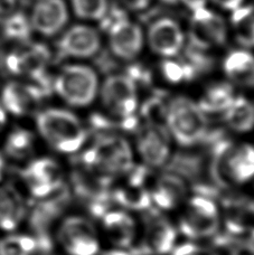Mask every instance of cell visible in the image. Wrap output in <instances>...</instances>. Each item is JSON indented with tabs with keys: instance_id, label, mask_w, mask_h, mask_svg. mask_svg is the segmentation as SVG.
Segmentation results:
<instances>
[{
	"instance_id": "cell-38",
	"label": "cell",
	"mask_w": 254,
	"mask_h": 255,
	"mask_svg": "<svg viewBox=\"0 0 254 255\" xmlns=\"http://www.w3.org/2000/svg\"><path fill=\"white\" fill-rule=\"evenodd\" d=\"M162 1L166 2V3H169V4H177V3H179V2L187 1V0H162Z\"/></svg>"
},
{
	"instance_id": "cell-25",
	"label": "cell",
	"mask_w": 254,
	"mask_h": 255,
	"mask_svg": "<svg viewBox=\"0 0 254 255\" xmlns=\"http://www.w3.org/2000/svg\"><path fill=\"white\" fill-rule=\"evenodd\" d=\"M224 122L234 132L247 133L254 129V102L244 97H235L226 109Z\"/></svg>"
},
{
	"instance_id": "cell-15",
	"label": "cell",
	"mask_w": 254,
	"mask_h": 255,
	"mask_svg": "<svg viewBox=\"0 0 254 255\" xmlns=\"http://www.w3.org/2000/svg\"><path fill=\"white\" fill-rule=\"evenodd\" d=\"M28 206L22 191L6 180L0 181V232H15L26 221Z\"/></svg>"
},
{
	"instance_id": "cell-35",
	"label": "cell",
	"mask_w": 254,
	"mask_h": 255,
	"mask_svg": "<svg viewBox=\"0 0 254 255\" xmlns=\"http://www.w3.org/2000/svg\"><path fill=\"white\" fill-rule=\"evenodd\" d=\"M8 113L4 110L2 104L0 103V134L2 133L4 131V129L7 128V124H8Z\"/></svg>"
},
{
	"instance_id": "cell-6",
	"label": "cell",
	"mask_w": 254,
	"mask_h": 255,
	"mask_svg": "<svg viewBox=\"0 0 254 255\" xmlns=\"http://www.w3.org/2000/svg\"><path fill=\"white\" fill-rule=\"evenodd\" d=\"M104 110L112 117L126 121L132 120L139 107V95L132 76L113 74L108 76L99 89Z\"/></svg>"
},
{
	"instance_id": "cell-8",
	"label": "cell",
	"mask_w": 254,
	"mask_h": 255,
	"mask_svg": "<svg viewBox=\"0 0 254 255\" xmlns=\"http://www.w3.org/2000/svg\"><path fill=\"white\" fill-rule=\"evenodd\" d=\"M56 239L67 255H98L101 247L94 224L81 215L63 218L58 225Z\"/></svg>"
},
{
	"instance_id": "cell-23",
	"label": "cell",
	"mask_w": 254,
	"mask_h": 255,
	"mask_svg": "<svg viewBox=\"0 0 254 255\" xmlns=\"http://www.w3.org/2000/svg\"><path fill=\"white\" fill-rule=\"evenodd\" d=\"M36 149V134L28 128L16 126L6 132L2 140L1 152L6 160L27 162Z\"/></svg>"
},
{
	"instance_id": "cell-33",
	"label": "cell",
	"mask_w": 254,
	"mask_h": 255,
	"mask_svg": "<svg viewBox=\"0 0 254 255\" xmlns=\"http://www.w3.org/2000/svg\"><path fill=\"white\" fill-rule=\"evenodd\" d=\"M122 2L131 10H142L150 4L151 0H122Z\"/></svg>"
},
{
	"instance_id": "cell-27",
	"label": "cell",
	"mask_w": 254,
	"mask_h": 255,
	"mask_svg": "<svg viewBox=\"0 0 254 255\" xmlns=\"http://www.w3.org/2000/svg\"><path fill=\"white\" fill-rule=\"evenodd\" d=\"M39 252V244L33 234L4 233L0 238V255H35Z\"/></svg>"
},
{
	"instance_id": "cell-4",
	"label": "cell",
	"mask_w": 254,
	"mask_h": 255,
	"mask_svg": "<svg viewBox=\"0 0 254 255\" xmlns=\"http://www.w3.org/2000/svg\"><path fill=\"white\" fill-rule=\"evenodd\" d=\"M52 89L70 107L86 108L99 94L98 74L90 66L66 65L53 80Z\"/></svg>"
},
{
	"instance_id": "cell-18",
	"label": "cell",
	"mask_w": 254,
	"mask_h": 255,
	"mask_svg": "<svg viewBox=\"0 0 254 255\" xmlns=\"http://www.w3.org/2000/svg\"><path fill=\"white\" fill-rule=\"evenodd\" d=\"M33 30L44 36H54L69 19L64 0H37L29 16Z\"/></svg>"
},
{
	"instance_id": "cell-31",
	"label": "cell",
	"mask_w": 254,
	"mask_h": 255,
	"mask_svg": "<svg viewBox=\"0 0 254 255\" xmlns=\"http://www.w3.org/2000/svg\"><path fill=\"white\" fill-rule=\"evenodd\" d=\"M171 255H217L212 250L194 243H184L172 250Z\"/></svg>"
},
{
	"instance_id": "cell-30",
	"label": "cell",
	"mask_w": 254,
	"mask_h": 255,
	"mask_svg": "<svg viewBox=\"0 0 254 255\" xmlns=\"http://www.w3.org/2000/svg\"><path fill=\"white\" fill-rule=\"evenodd\" d=\"M75 15L83 19H101L108 10V0H72Z\"/></svg>"
},
{
	"instance_id": "cell-11",
	"label": "cell",
	"mask_w": 254,
	"mask_h": 255,
	"mask_svg": "<svg viewBox=\"0 0 254 255\" xmlns=\"http://www.w3.org/2000/svg\"><path fill=\"white\" fill-rule=\"evenodd\" d=\"M46 92L31 81L13 79L0 90V103L9 117L25 118L36 115Z\"/></svg>"
},
{
	"instance_id": "cell-13",
	"label": "cell",
	"mask_w": 254,
	"mask_h": 255,
	"mask_svg": "<svg viewBox=\"0 0 254 255\" xmlns=\"http://www.w3.org/2000/svg\"><path fill=\"white\" fill-rule=\"evenodd\" d=\"M228 31L224 20L203 4L193 8L190 42L193 46L206 49L225 43Z\"/></svg>"
},
{
	"instance_id": "cell-29",
	"label": "cell",
	"mask_w": 254,
	"mask_h": 255,
	"mask_svg": "<svg viewBox=\"0 0 254 255\" xmlns=\"http://www.w3.org/2000/svg\"><path fill=\"white\" fill-rule=\"evenodd\" d=\"M233 26L238 42L246 47H254V7H239L233 10Z\"/></svg>"
},
{
	"instance_id": "cell-3",
	"label": "cell",
	"mask_w": 254,
	"mask_h": 255,
	"mask_svg": "<svg viewBox=\"0 0 254 255\" xmlns=\"http://www.w3.org/2000/svg\"><path fill=\"white\" fill-rule=\"evenodd\" d=\"M165 126L172 140L181 147L202 142L208 132L207 115L187 97L171 99L166 107Z\"/></svg>"
},
{
	"instance_id": "cell-34",
	"label": "cell",
	"mask_w": 254,
	"mask_h": 255,
	"mask_svg": "<svg viewBox=\"0 0 254 255\" xmlns=\"http://www.w3.org/2000/svg\"><path fill=\"white\" fill-rule=\"evenodd\" d=\"M212 1L216 3L217 6L228 9V10H235V9L242 6L243 0H212Z\"/></svg>"
},
{
	"instance_id": "cell-32",
	"label": "cell",
	"mask_w": 254,
	"mask_h": 255,
	"mask_svg": "<svg viewBox=\"0 0 254 255\" xmlns=\"http://www.w3.org/2000/svg\"><path fill=\"white\" fill-rule=\"evenodd\" d=\"M231 255H254V243L247 242L238 244L232 250Z\"/></svg>"
},
{
	"instance_id": "cell-14",
	"label": "cell",
	"mask_w": 254,
	"mask_h": 255,
	"mask_svg": "<svg viewBox=\"0 0 254 255\" xmlns=\"http://www.w3.org/2000/svg\"><path fill=\"white\" fill-rule=\"evenodd\" d=\"M177 230L161 214L152 212L144 217L142 249L151 255H166L176 247Z\"/></svg>"
},
{
	"instance_id": "cell-24",
	"label": "cell",
	"mask_w": 254,
	"mask_h": 255,
	"mask_svg": "<svg viewBox=\"0 0 254 255\" xmlns=\"http://www.w3.org/2000/svg\"><path fill=\"white\" fill-rule=\"evenodd\" d=\"M223 70L231 83L254 89V56L246 49L230 52L223 62Z\"/></svg>"
},
{
	"instance_id": "cell-22",
	"label": "cell",
	"mask_w": 254,
	"mask_h": 255,
	"mask_svg": "<svg viewBox=\"0 0 254 255\" xmlns=\"http://www.w3.org/2000/svg\"><path fill=\"white\" fill-rule=\"evenodd\" d=\"M128 179L124 185L118 187L115 191V199L124 207L131 209L148 208L151 204L150 189L144 186L146 172L134 170L133 168L128 172Z\"/></svg>"
},
{
	"instance_id": "cell-5",
	"label": "cell",
	"mask_w": 254,
	"mask_h": 255,
	"mask_svg": "<svg viewBox=\"0 0 254 255\" xmlns=\"http://www.w3.org/2000/svg\"><path fill=\"white\" fill-rule=\"evenodd\" d=\"M221 222L220 209L214 200L206 196H193L186 200L179 230L192 240L208 239L219 232Z\"/></svg>"
},
{
	"instance_id": "cell-20",
	"label": "cell",
	"mask_w": 254,
	"mask_h": 255,
	"mask_svg": "<svg viewBox=\"0 0 254 255\" xmlns=\"http://www.w3.org/2000/svg\"><path fill=\"white\" fill-rule=\"evenodd\" d=\"M151 202L156 204L162 211H171L183 204L188 194L187 181L179 175L167 174L161 175L150 189Z\"/></svg>"
},
{
	"instance_id": "cell-21",
	"label": "cell",
	"mask_w": 254,
	"mask_h": 255,
	"mask_svg": "<svg viewBox=\"0 0 254 255\" xmlns=\"http://www.w3.org/2000/svg\"><path fill=\"white\" fill-rule=\"evenodd\" d=\"M102 226L109 241L118 249H128L138 234L134 218L128 212L110 211L102 217Z\"/></svg>"
},
{
	"instance_id": "cell-19",
	"label": "cell",
	"mask_w": 254,
	"mask_h": 255,
	"mask_svg": "<svg viewBox=\"0 0 254 255\" xmlns=\"http://www.w3.org/2000/svg\"><path fill=\"white\" fill-rule=\"evenodd\" d=\"M101 38L97 30L90 26L76 25L63 35L58 42V49L62 55L88 58L99 52Z\"/></svg>"
},
{
	"instance_id": "cell-37",
	"label": "cell",
	"mask_w": 254,
	"mask_h": 255,
	"mask_svg": "<svg viewBox=\"0 0 254 255\" xmlns=\"http://www.w3.org/2000/svg\"><path fill=\"white\" fill-rule=\"evenodd\" d=\"M101 255H131L129 252L126 251V249H113V250H109V251H106L102 253Z\"/></svg>"
},
{
	"instance_id": "cell-36",
	"label": "cell",
	"mask_w": 254,
	"mask_h": 255,
	"mask_svg": "<svg viewBox=\"0 0 254 255\" xmlns=\"http://www.w3.org/2000/svg\"><path fill=\"white\" fill-rule=\"evenodd\" d=\"M6 165H7V160L2 152L0 151V181L3 180L4 178V174H6Z\"/></svg>"
},
{
	"instance_id": "cell-16",
	"label": "cell",
	"mask_w": 254,
	"mask_h": 255,
	"mask_svg": "<svg viewBox=\"0 0 254 255\" xmlns=\"http://www.w3.org/2000/svg\"><path fill=\"white\" fill-rule=\"evenodd\" d=\"M109 31V44L116 57L122 61H132L141 52L143 35L140 27L124 18L113 24Z\"/></svg>"
},
{
	"instance_id": "cell-9",
	"label": "cell",
	"mask_w": 254,
	"mask_h": 255,
	"mask_svg": "<svg viewBox=\"0 0 254 255\" xmlns=\"http://www.w3.org/2000/svg\"><path fill=\"white\" fill-rule=\"evenodd\" d=\"M215 175L222 183L244 185L254 178V145L225 144L214 162Z\"/></svg>"
},
{
	"instance_id": "cell-17",
	"label": "cell",
	"mask_w": 254,
	"mask_h": 255,
	"mask_svg": "<svg viewBox=\"0 0 254 255\" xmlns=\"http://www.w3.org/2000/svg\"><path fill=\"white\" fill-rule=\"evenodd\" d=\"M148 43L157 55L174 57L178 55L184 46V33L178 22L170 18H161L149 28Z\"/></svg>"
},
{
	"instance_id": "cell-12",
	"label": "cell",
	"mask_w": 254,
	"mask_h": 255,
	"mask_svg": "<svg viewBox=\"0 0 254 255\" xmlns=\"http://www.w3.org/2000/svg\"><path fill=\"white\" fill-rule=\"evenodd\" d=\"M171 136L165 125L148 124L137 138V150L142 161L150 168H161L171 156Z\"/></svg>"
},
{
	"instance_id": "cell-7",
	"label": "cell",
	"mask_w": 254,
	"mask_h": 255,
	"mask_svg": "<svg viewBox=\"0 0 254 255\" xmlns=\"http://www.w3.org/2000/svg\"><path fill=\"white\" fill-rule=\"evenodd\" d=\"M27 193L34 199H43L64 188V172L60 163L49 157L30 159L20 172Z\"/></svg>"
},
{
	"instance_id": "cell-1",
	"label": "cell",
	"mask_w": 254,
	"mask_h": 255,
	"mask_svg": "<svg viewBox=\"0 0 254 255\" xmlns=\"http://www.w3.org/2000/svg\"><path fill=\"white\" fill-rule=\"evenodd\" d=\"M35 127L44 142L56 152H79L88 139V130L79 117L62 108H47L35 115Z\"/></svg>"
},
{
	"instance_id": "cell-26",
	"label": "cell",
	"mask_w": 254,
	"mask_h": 255,
	"mask_svg": "<svg viewBox=\"0 0 254 255\" xmlns=\"http://www.w3.org/2000/svg\"><path fill=\"white\" fill-rule=\"evenodd\" d=\"M235 97L237 95L232 84L228 82H219L208 86L197 103L206 115L224 113L232 104Z\"/></svg>"
},
{
	"instance_id": "cell-28",
	"label": "cell",
	"mask_w": 254,
	"mask_h": 255,
	"mask_svg": "<svg viewBox=\"0 0 254 255\" xmlns=\"http://www.w3.org/2000/svg\"><path fill=\"white\" fill-rule=\"evenodd\" d=\"M33 31L29 17L20 11L8 15L2 22V34L4 38L11 42L26 43Z\"/></svg>"
},
{
	"instance_id": "cell-10",
	"label": "cell",
	"mask_w": 254,
	"mask_h": 255,
	"mask_svg": "<svg viewBox=\"0 0 254 255\" xmlns=\"http://www.w3.org/2000/svg\"><path fill=\"white\" fill-rule=\"evenodd\" d=\"M51 52L42 44L25 45L8 52L1 60V67L7 75L15 79L34 81L46 74Z\"/></svg>"
},
{
	"instance_id": "cell-2",
	"label": "cell",
	"mask_w": 254,
	"mask_h": 255,
	"mask_svg": "<svg viewBox=\"0 0 254 255\" xmlns=\"http://www.w3.org/2000/svg\"><path fill=\"white\" fill-rule=\"evenodd\" d=\"M88 171L103 180L126 175L133 168L132 148L125 136L102 134L83 154Z\"/></svg>"
}]
</instances>
